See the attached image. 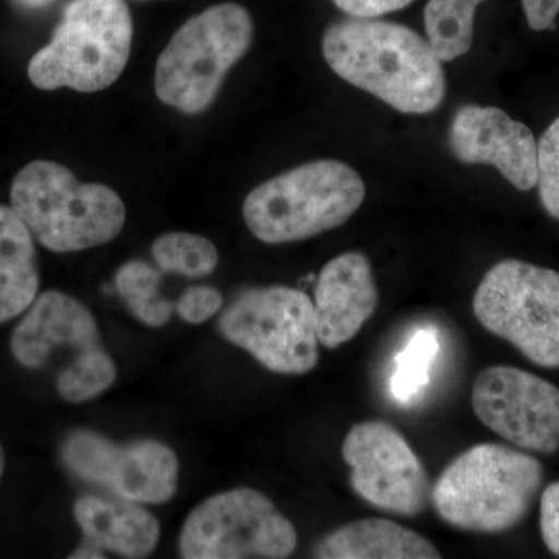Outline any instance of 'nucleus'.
I'll return each instance as SVG.
<instances>
[{
    "label": "nucleus",
    "mask_w": 559,
    "mask_h": 559,
    "mask_svg": "<svg viewBox=\"0 0 559 559\" xmlns=\"http://www.w3.org/2000/svg\"><path fill=\"white\" fill-rule=\"evenodd\" d=\"M62 465L76 479L138 503H165L178 491L179 459L157 440L114 443L90 429L72 430L61 447Z\"/></svg>",
    "instance_id": "nucleus-11"
},
{
    "label": "nucleus",
    "mask_w": 559,
    "mask_h": 559,
    "mask_svg": "<svg viewBox=\"0 0 559 559\" xmlns=\"http://www.w3.org/2000/svg\"><path fill=\"white\" fill-rule=\"evenodd\" d=\"M218 326L224 340L274 373L296 377L318 367L314 304L304 290L280 285L241 290Z\"/></svg>",
    "instance_id": "nucleus-9"
},
{
    "label": "nucleus",
    "mask_w": 559,
    "mask_h": 559,
    "mask_svg": "<svg viewBox=\"0 0 559 559\" xmlns=\"http://www.w3.org/2000/svg\"><path fill=\"white\" fill-rule=\"evenodd\" d=\"M473 310L489 333L514 345L533 364L559 369V272L503 260L481 278Z\"/></svg>",
    "instance_id": "nucleus-8"
},
{
    "label": "nucleus",
    "mask_w": 559,
    "mask_h": 559,
    "mask_svg": "<svg viewBox=\"0 0 559 559\" xmlns=\"http://www.w3.org/2000/svg\"><path fill=\"white\" fill-rule=\"evenodd\" d=\"M11 209L33 237L57 253L80 252L112 241L123 229L127 209L102 183H81L64 165L36 160L17 173Z\"/></svg>",
    "instance_id": "nucleus-4"
},
{
    "label": "nucleus",
    "mask_w": 559,
    "mask_h": 559,
    "mask_svg": "<svg viewBox=\"0 0 559 559\" xmlns=\"http://www.w3.org/2000/svg\"><path fill=\"white\" fill-rule=\"evenodd\" d=\"M132 33L131 11L123 0H73L50 43L33 55L28 76L44 91L106 90L127 68Z\"/></svg>",
    "instance_id": "nucleus-6"
},
{
    "label": "nucleus",
    "mask_w": 559,
    "mask_h": 559,
    "mask_svg": "<svg viewBox=\"0 0 559 559\" xmlns=\"http://www.w3.org/2000/svg\"><path fill=\"white\" fill-rule=\"evenodd\" d=\"M485 0H428L425 31L441 61L468 53L474 40V17Z\"/></svg>",
    "instance_id": "nucleus-19"
},
{
    "label": "nucleus",
    "mask_w": 559,
    "mask_h": 559,
    "mask_svg": "<svg viewBox=\"0 0 559 559\" xmlns=\"http://www.w3.org/2000/svg\"><path fill=\"white\" fill-rule=\"evenodd\" d=\"M439 353V341L432 330H418L406 348L396 356L390 390L403 406L414 403L429 382L430 366Z\"/></svg>",
    "instance_id": "nucleus-22"
},
{
    "label": "nucleus",
    "mask_w": 559,
    "mask_h": 559,
    "mask_svg": "<svg viewBox=\"0 0 559 559\" xmlns=\"http://www.w3.org/2000/svg\"><path fill=\"white\" fill-rule=\"evenodd\" d=\"M73 518L83 540L69 558H148L160 539V524L142 503L119 496L84 495L73 503Z\"/></svg>",
    "instance_id": "nucleus-16"
},
{
    "label": "nucleus",
    "mask_w": 559,
    "mask_h": 559,
    "mask_svg": "<svg viewBox=\"0 0 559 559\" xmlns=\"http://www.w3.org/2000/svg\"><path fill=\"white\" fill-rule=\"evenodd\" d=\"M10 348L25 369H53L66 403L97 399L117 380L116 362L103 347L94 314L60 290L36 297L11 334Z\"/></svg>",
    "instance_id": "nucleus-3"
},
{
    "label": "nucleus",
    "mask_w": 559,
    "mask_h": 559,
    "mask_svg": "<svg viewBox=\"0 0 559 559\" xmlns=\"http://www.w3.org/2000/svg\"><path fill=\"white\" fill-rule=\"evenodd\" d=\"M252 39V17L238 3H218L191 17L157 60V97L189 116L204 112L215 102L226 73L248 53Z\"/></svg>",
    "instance_id": "nucleus-7"
},
{
    "label": "nucleus",
    "mask_w": 559,
    "mask_h": 559,
    "mask_svg": "<svg viewBox=\"0 0 559 559\" xmlns=\"http://www.w3.org/2000/svg\"><path fill=\"white\" fill-rule=\"evenodd\" d=\"M297 530L263 492L235 488L200 503L183 522L179 554L186 559L289 558Z\"/></svg>",
    "instance_id": "nucleus-10"
},
{
    "label": "nucleus",
    "mask_w": 559,
    "mask_h": 559,
    "mask_svg": "<svg viewBox=\"0 0 559 559\" xmlns=\"http://www.w3.org/2000/svg\"><path fill=\"white\" fill-rule=\"evenodd\" d=\"M380 294L370 260L345 252L320 271L314 288V320L320 345L329 349L355 340L377 311Z\"/></svg>",
    "instance_id": "nucleus-15"
},
{
    "label": "nucleus",
    "mask_w": 559,
    "mask_h": 559,
    "mask_svg": "<svg viewBox=\"0 0 559 559\" xmlns=\"http://www.w3.org/2000/svg\"><path fill=\"white\" fill-rule=\"evenodd\" d=\"M39 270L32 231L0 204V323L24 314L38 297Z\"/></svg>",
    "instance_id": "nucleus-18"
},
{
    "label": "nucleus",
    "mask_w": 559,
    "mask_h": 559,
    "mask_svg": "<svg viewBox=\"0 0 559 559\" xmlns=\"http://www.w3.org/2000/svg\"><path fill=\"white\" fill-rule=\"evenodd\" d=\"M322 53L342 80L399 112L425 116L447 95L439 55L406 25L358 17L336 22L323 35Z\"/></svg>",
    "instance_id": "nucleus-1"
},
{
    "label": "nucleus",
    "mask_w": 559,
    "mask_h": 559,
    "mask_svg": "<svg viewBox=\"0 0 559 559\" xmlns=\"http://www.w3.org/2000/svg\"><path fill=\"white\" fill-rule=\"evenodd\" d=\"M455 159L468 165H491L521 191L538 182V142L527 124L511 119L495 106L465 105L450 128Z\"/></svg>",
    "instance_id": "nucleus-14"
},
{
    "label": "nucleus",
    "mask_w": 559,
    "mask_h": 559,
    "mask_svg": "<svg viewBox=\"0 0 559 559\" xmlns=\"http://www.w3.org/2000/svg\"><path fill=\"white\" fill-rule=\"evenodd\" d=\"M162 271L142 260L119 267L116 288L132 316L150 329H160L170 320L175 304L160 296Z\"/></svg>",
    "instance_id": "nucleus-20"
},
{
    "label": "nucleus",
    "mask_w": 559,
    "mask_h": 559,
    "mask_svg": "<svg viewBox=\"0 0 559 559\" xmlns=\"http://www.w3.org/2000/svg\"><path fill=\"white\" fill-rule=\"evenodd\" d=\"M221 308L223 296L218 289L207 285L190 286L175 304L179 318L191 325L207 322L213 316L218 314Z\"/></svg>",
    "instance_id": "nucleus-24"
},
{
    "label": "nucleus",
    "mask_w": 559,
    "mask_h": 559,
    "mask_svg": "<svg viewBox=\"0 0 559 559\" xmlns=\"http://www.w3.org/2000/svg\"><path fill=\"white\" fill-rule=\"evenodd\" d=\"M543 481L538 459L506 444L481 443L452 460L430 500L451 527L502 533L525 520Z\"/></svg>",
    "instance_id": "nucleus-2"
},
{
    "label": "nucleus",
    "mask_w": 559,
    "mask_h": 559,
    "mask_svg": "<svg viewBox=\"0 0 559 559\" xmlns=\"http://www.w3.org/2000/svg\"><path fill=\"white\" fill-rule=\"evenodd\" d=\"M337 9L358 20H374L382 14L399 11L414 0H333Z\"/></svg>",
    "instance_id": "nucleus-26"
},
{
    "label": "nucleus",
    "mask_w": 559,
    "mask_h": 559,
    "mask_svg": "<svg viewBox=\"0 0 559 559\" xmlns=\"http://www.w3.org/2000/svg\"><path fill=\"white\" fill-rule=\"evenodd\" d=\"M342 457L349 468V485L373 509L403 518H417L428 509V473L395 426L380 419L353 426Z\"/></svg>",
    "instance_id": "nucleus-12"
},
{
    "label": "nucleus",
    "mask_w": 559,
    "mask_h": 559,
    "mask_svg": "<svg viewBox=\"0 0 559 559\" xmlns=\"http://www.w3.org/2000/svg\"><path fill=\"white\" fill-rule=\"evenodd\" d=\"M3 473H5V452L0 443V481H2Z\"/></svg>",
    "instance_id": "nucleus-29"
},
{
    "label": "nucleus",
    "mask_w": 559,
    "mask_h": 559,
    "mask_svg": "<svg viewBox=\"0 0 559 559\" xmlns=\"http://www.w3.org/2000/svg\"><path fill=\"white\" fill-rule=\"evenodd\" d=\"M320 559H439L432 543L396 522L370 518L349 522L320 539L312 549Z\"/></svg>",
    "instance_id": "nucleus-17"
},
{
    "label": "nucleus",
    "mask_w": 559,
    "mask_h": 559,
    "mask_svg": "<svg viewBox=\"0 0 559 559\" xmlns=\"http://www.w3.org/2000/svg\"><path fill=\"white\" fill-rule=\"evenodd\" d=\"M471 404L481 425L520 450H559V389L544 378L516 367H488L474 381Z\"/></svg>",
    "instance_id": "nucleus-13"
},
{
    "label": "nucleus",
    "mask_w": 559,
    "mask_h": 559,
    "mask_svg": "<svg viewBox=\"0 0 559 559\" xmlns=\"http://www.w3.org/2000/svg\"><path fill=\"white\" fill-rule=\"evenodd\" d=\"M151 255L164 274L201 278L213 274L219 263L216 246L201 235L170 231L151 246Z\"/></svg>",
    "instance_id": "nucleus-21"
},
{
    "label": "nucleus",
    "mask_w": 559,
    "mask_h": 559,
    "mask_svg": "<svg viewBox=\"0 0 559 559\" xmlns=\"http://www.w3.org/2000/svg\"><path fill=\"white\" fill-rule=\"evenodd\" d=\"M14 2L28 7V9H39V7L49 5L53 0H14Z\"/></svg>",
    "instance_id": "nucleus-28"
},
{
    "label": "nucleus",
    "mask_w": 559,
    "mask_h": 559,
    "mask_svg": "<svg viewBox=\"0 0 559 559\" xmlns=\"http://www.w3.org/2000/svg\"><path fill=\"white\" fill-rule=\"evenodd\" d=\"M366 200V183L341 160H314L253 189L242 205L250 234L266 245L308 240L347 223Z\"/></svg>",
    "instance_id": "nucleus-5"
},
{
    "label": "nucleus",
    "mask_w": 559,
    "mask_h": 559,
    "mask_svg": "<svg viewBox=\"0 0 559 559\" xmlns=\"http://www.w3.org/2000/svg\"><path fill=\"white\" fill-rule=\"evenodd\" d=\"M540 533L551 554L559 557V481L544 489L539 502Z\"/></svg>",
    "instance_id": "nucleus-25"
},
{
    "label": "nucleus",
    "mask_w": 559,
    "mask_h": 559,
    "mask_svg": "<svg viewBox=\"0 0 559 559\" xmlns=\"http://www.w3.org/2000/svg\"><path fill=\"white\" fill-rule=\"evenodd\" d=\"M536 186L544 210L559 221V117L540 135Z\"/></svg>",
    "instance_id": "nucleus-23"
},
{
    "label": "nucleus",
    "mask_w": 559,
    "mask_h": 559,
    "mask_svg": "<svg viewBox=\"0 0 559 559\" xmlns=\"http://www.w3.org/2000/svg\"><path fill=\"white\" fill-rule=\"evenodd\" d=\"M530 28L536 32L555 31L559 14V0H522Z\"/></svg>",
    "instance_id": "nucleus-27"
}]
</instances>
